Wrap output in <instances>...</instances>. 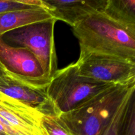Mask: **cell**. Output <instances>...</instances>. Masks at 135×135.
<instances>
[{
    "instance_id": "12",
    "label": "cell",
    "mask_w": 135,
    "mask_h": 135,
    "mask_svg": "<svg viewBox=\"0 0 135 135\" xmlns=\"http://www.w3.org/2000/svg\"><path fill=\"white\" fill-rule=\"evenodd\" d=\"M134 88L135 84L129 90L123 101L119 104L103 135H121L123 123L128 103Z\"/></svg>"
},
{
    "instance_id": "10",
    "label": "cell",
    "mask_w": 135,
    "mask_h": 135,
    "mask_svg": "<svg viewBox=\"0 0 135 135\" xmlns=\"http://www.w3.org/2000/svg\"><path fill=\"white\" fill-rule=\"evenodd\" d=\"M52 18L43 7L1 13L0 14V36L22 26Z\"/></svg>"
},
{
    "instance_id": "3",
    "label": "cell",
    "mask_w": 135,
    "mask_h": 135,
    "mask_svg": "<svg viewBox=\"0 0 135 135\" xmlns=\"http://www.w3.org/2000/svg\"><path fill=\"white\" fill-rule=\"evenodd\" d=\"M83 76L76 63L58 69L46 87L55 115L69 113L85 104L111 86Z\"/></svg>"
},
{
    "instance_id": "16",
    "label": "cell",
    "mask_w": 135,
    "mask_h": 135,
    "mask_svg": "<svg viewBox=\"0 0 135 135\" xmlns=\"http://www.w3.org/2000/svg\"><path fill=\"white\" fill-rule=\"evenodd\" d=\"M0 135H18L0 119Z\"/></svg>"
},
{
    "instance_id": "11",
    "label": "cell",
    "mask_w": 135,
    "mask_h": 135,
    "mask_svg": "<svg viewBox=\"0 0 135 135\" xmlns=\"http://www.w3.org/2000/svg\"><path fill=\"white\" fill-rule=\"evenodd\" d=\"M104 11L113 18L135 25V0H108Z\"/></svg>"
},
{
    "instance_id": "8",
    "label": "cell",
    "mask_w": 135,
    "mask_h": 135,
    "mask_svg": "<svg viewBox=\"0 0 135 135\" xmlns=\"http://www.w3.org/2000/svg\"><path fill=\"white\" fill-rule=\"evenodd\" d=\"M108 0H42V7L56 21H62L71 27L94 13L104 11Z\"/></svg>"
},
{
    "instance_id": "9",
    "label": "cell",
    "mask_w": 135,
    "mask_h": 135,
    "mask_svg": "<svg viewBox=\"0 0 135 135\" xmlns=\"http://www.w3.org/2000/svg\"><path fill=\"white\" fill-rule=\"evenodd\" d=\"M0 92L38 109L44 115H55L46 88L26 84L5 74L0 77Z\"/></svg>"
},
{
    "instance_id": "6",
    "label": "cell",
    "mask_w": 135,
    "mask_h": 135,
    "mask_svg": "<svg viewBox=\"0 0 135 135\" xmlns=\"http://www.w3.org/2000/svg\"><path fill=\"white\" fill-rule=\"evenodd\" d=\"M0 63L6 75L21 82L46 88L50 80L35 55L24 47L8 44L0 36Z\"/></svg>"
},
{
    "instance_id": "13",
    "label": "cell",
    "mask_w": 135,
    "mask_h": 135,
    "mask_svg": "<svg viewBox=\"0 0 135 135\" xmlns=\"http://www.w3.org/2000/svg\"><path fill=\"white\" fill-rule=\"evenodd\" d=\"M42 7V0H0V14Z\"/></svg>"
},
{
    "instance_id": "4",
    "label": "cell",
    "mask_w": 135,
    "mask_h": 135,
    "mask_svg": "<svg viewBox=\"0 0 135 135\" xmlns=\"http://www.w3.org/2000/svg\"><path fill=\"white\" fill-rule=\"evenodd\" d=\"M55 18L35 22L8 32L2 36L9 45L26 48L36 56L50 80L57 71V61L54 42Z\"/></svg>"
},
{
    "instance_id": "17",
    "label": "cell",
    "mask_w": 135,
    "mask_h": 135,
    "mask_svg": "<svg viewBox=\"0 0 135 135\" xmlns=\"http://www.w3.org/2000/svg\"><path fill=\"white\" fill-rule=\"evenodd\" d=\"M5 71H4V69H3V67L2 66H1V63H0V77H1V76H3L4 75H5Z\"/></svg>"
},
{
    "instance_id": "7",
    "label": "cell",
    "mask_w": 135,
    "mask_h": 135,
    "mask_svg": "<svg viewBox=\"0 0 135 135\" xmlns=\"http://www.w3.org/2000/svg\"><path fill=\"white\" fill-rule=\"evenodd\" d=\"M44 114L0 92V119L18 135H48L43 124Z\"/></svg>"
},
{
    "instance_id": "1",
    "label": "cell",
    "mask_w": 135,
    "mask_h": 135,
    "mask_svg": "<svg viewBox=\"0 0 135 135\" xmlns=\"http://www.w3.org/2000/svg\"><path fill=\"white\" fill-rule=\"evenodd\" d=\"M80 52H95L135 61V25L104 11L91 15L73 27Z\"/></svg>"
},
{
    "instance_id": "14",
    "label": "cell",
    "mask_w": 135,
    "mask_h": 135,
    "mask_svg": "<svg viewBox=\"0 0 135 135\" xmlns=\"http://www.w3.org/2000/svg\"><path fill=\"white\" fill-rule=\"evenodd\" d=\"M43 124L48 135H74L58 116L45 114Z\"/></svg>"
},
{
    "instance_id": "15",
    "label": "cell",
    "mask_w": 135,
    "mask_h": 135,
    "mask_svg": "<svg viewBox=\"0 0 135 135\" xmlns=\"http://www.w3.org/2000/svg\"><path fill=\"white\" fill-rule=\"evenodd\" d=\"M121 135H135V88L128 103Z\"/></svg>"
},
{
    "instance_id": "2",
    "label": "cell",
    "mask_w": 135,
    "mask_h": 135,
    "mask_svg": "<svg viewBox=\"0 0 135 135\" xmlns=\"http://www.w3.org/2000/svg\"><path fill=\"white\" fill-rule=\"evenodd\" d=\"M134 84L111 86L79 108L58 117L74 135H103Z\"/></svg>"
},
{
    "instance_id": "5",
    "label": "cell",
    "mask_w": 135,
    "mask_h": 135,
    "mask_svg": "<svg viewBox=\"0 0 135 135\" xmlns=\"http://www.w3.org/2000/svg\"><path fill=\"white\" fill-rule=\"evenodd\" d=\"M83 76L115 85L135 84V61L95 52H80L76 62Z\"/></svg>"
}]
</instances>
